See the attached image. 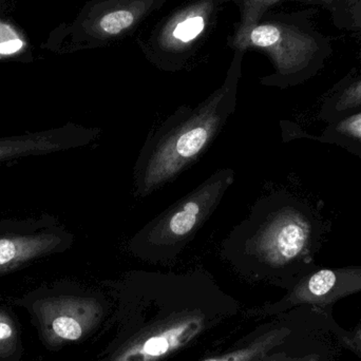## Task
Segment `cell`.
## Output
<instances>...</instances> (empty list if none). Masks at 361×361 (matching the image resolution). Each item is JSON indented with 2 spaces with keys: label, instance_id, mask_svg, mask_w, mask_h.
<instances>
[{
  "label": "cell",
  "instance_id": "cell-1",
  "mask_svg": "<svg viewBox=\"0 0 361 361\" xmlns=\"http://www.w3.org/2000/svg\"><path fill=\"white\" fill-rule=\"evenodd\" d=\"M233 88L222 89L195 107L180 106L150 131L133 167L135 197H149L205 154L235 114Z\"/></svg>",
  "mask_w": 361,
  "mask_h": 361
},
{
  "label": "cell",
  "instance_id": "cell-2",
  "mask_svg": "<svg viewBox=\"0 0 361 361\" xmlns=\"http://www.w3.org/2000/svg\"><path fill=\"white\" fill-rule=\"evenodd\" d=\"M311 225L294 206L277 197H263L221 243L222 258L250 273H274L305 254Z\"/></svg>",
  "mask_w": 361,
  "mask_h": 361
},
{
  "label": "cell",
  "instance_id": "cell-3",
  "mask_svg": "<svg viewBox=\"0 0 361 361\" xmlns=\"http://www.w3.org/2000/svg\"><path fill=\"white\" fill-rule=\"evenodd\" d=\"M235 179L231 169L212 173L137 231L129 240L128 252L150 262L175 260L218 209Z\"/></svg>",
  "mask_w": 361,
  "mask_h": 361
},
{
  "label": "cell",
  "instance_id": "cell-4",
  "mask_svg": "<svg viewBox=\"0 0 361 361\" xmlns=\"http://www.w3.org/2000/svg\"><path fill=\"white\" fill-rule=\"evenodd\" d=\"M15 305L27 310L40 343L50 351L88 336L104 313L94 297L57 290H39Z\"/></svg>",
  "mask_w": 361,
  "mask_h": 361
},
{
  "label": "cell",
  "instance_id": "cell-5",
  "mask_svg": "<svg viewBox=\"0 0 361 361\" xmlns=\"http://www.w3.org/2000/svg\"><path fill=\"white\" fill-rule=\"evenodd\" d=\"M205 326L199 314L184 315L133 339L109 361H159L197 337Z\"/></svg>",
  "mask_w": 361,
  "mask_h": 361
},
{
  "label": "cell",
  "instance_id": "cell-6",
  "mask_svg": "<svg viewBox=\"0 0 361 361\" xmlns=\"http://www.w3.org/2000/svg\"><path fill=\"white\" fill-rule=\"evenodd\" d=\"M358 290H361V267L322 269L301 280L286 297V303L329 305Z\"/></svg>",
  "mask_w": 361,
  "mask_h": 361
},
{
  "label": "cell",
  "instance_id": "cell-7",
  "mask_svg": "<svg viewBox=\"0 0 361 361\" xmlns=\"http://www.w3.org/2000/svg\"><path fill=\"white\" fill-rule=\"evenodd\" d=\"M61 242V238L50 235L0 239V275L53 250Z\"/></svg>",
  "mask_w": 361,
  "mask_h": 361
},
{
  "label": "cell",
  "instance_id": "cell-8",
  "mask_svg": "<svg viewBox=\"0 0 361 361\" xmlns=\"http://www.w3.org/2000/svg\"><path fill=\"white\" fill-rule=\"evenodd\" d=\"M290 334V331L286 328L271 330L252 341L246 347L204 361H254L257 358L263 357L274 348L281 345Z\"/></svg>",
  "mask_w": 361,
  "mask_h": 361
},
{
  "label": "cell",
  "instance_id": "cell-9",
  "mask_svg": "<svg viewBox=\"0 0 361 361\" xmlns=\"http://www.w3.org/2000/svg\"><path fill=\"white\" fill-rule=\"evenodd\" d=\"M23 354L18 319L11 310L0 307V361H20Z\"/></svg>",
  "mask_w": 361,
  "mask_h": 361
},
{
  "label": "cell",
  "instance_id": "cell-10",
  "mask_svg": "<svg viewBox=\"0 0 361 361\" xmlns=\"http://www.w3.org/2000/svg\"><path fill=\"white\" fill-rule=\"evenodd\" d=\"M47 139L42 137V139L21 140V141L0 142V159L4 157L25 154V152H37V150H53L63 146L73 147V146L89 144L88 142L82 140H63V141L56 142Z\"/></svg>",
  "mask_w": 361,
  "mask_h": 361
},
{
  "label": "cell",
  "instance_id": "cell-11",
  "mask_svg": "<svg viewBox=\"0 0 361 361\" xmlns=\"http://www.w3.org/2000/svg\"><path fill=\"white\" fill-rule=\"evenodd\" d=\"M329 11L335 27L351 34L361 44V0L341 2Z\"/></svg>",
  "mask_w": 361,
  "mask_h": 361
},
{
  "label": "cell",
  "instance_id": "cell-12",
  "mask_svg": "<svg viewBox=\"0 0 361 361\" xmlns=\"http://www.w3.org/2000/svg\"><path fill=\"white\" fill-rule=\"evenodd\" d=\"M23 40L8 23L0 21V56L15 54L23 48Z\"/></svg>",
  "mask_w": 361,
  "mask_h": 361
},
{
  "label": "cell",
  "instance_id": "cell-13",
  "mask_svg": "<svg viewBox=\"0 0 361 361\" xmlns=\"http://www.w3.org/2000/svg\"><path fill=\"white\" fill-rule=\"evenodd\" d=\"M361 104V75L352 80L341 91L337 99L336 109L338 111L356 107Z\"/></svg>",
  "mask_w": 361,
  "mask_h": 361
},
{
  "label": "cell",
  "instance_id": "cell-14",
  "mask_svg": "<svg viewBox=\"0 0 361 361\" xmlns=\"http://www.w3.org/2000/svg\"><path fill=\"white\" fill-rule=\"evenodd\" d=\"M133 23V15L128 11H116L102 18L101 27L109 34H118Z\"/></svg>",
  "mask_w": 361,
  "mask_h": 361
},
{
  "label": "cell",
  "instance_id": "cell-15",
  "mask_svg": "<svg viewBox=\"0 0 361 361\" xmlns=\"http://www.w3.org/2000/svg\"><path fill=\"white\" fill-rule=\"evenodd\" d=\"M279 37V27L274 25H259L250 35L252 44L258 47H263V48L274 46Z\"/></svg>",
  "mask_w": 361,
  "mask_h": 361
},
{
  "label": "cell",
  "instance_id": "cell-16",
  "mask_svg": "<svg viewBox=\"0 0 361 361\" xmlns=\"http://www.w3.org/2000/svg\"><path fill=\"white\" fill-rule=\"evenodd\" d=\"M204 29V19L200 16L192 17V18L186 19V20L180 23L176 27L173 35L178 39L182 42H189L197 37Z\"/></svg>",
  "mask_w": 361,
  "mask_h": 361
},
{
  "label": "cell",
  "instance_id": "cell-17",
  "mask_svg": "<svg viewBox=\"0 0 361 361\" xmlns=\"http://www.w3.org/2000/svg\"><path fill=\"white\" fill-rule=\"evenodd\" d=\"M339 130L356 137H361V114L345 121L339 126Z\"/></svg>",
  "mask_w": 361,
  "mask_h": 361
},
{
  "label": "cell",
  "instance_id": "cell-18",
  "mask_svg": "<svg viewBox=\"0 0 361 361\" xmlns=\"http://www.w3.org/2000/svg\"><path fill=\"white\" fill-rule=\"evenodd\" d=\"M319 358L315 355L303 356V357H284V356H275V357H263L257 358L254 361H318Z\"/></svg>",
  "mask_w": 361,
  "mask_h": 361
},
{
  "label": "cell",
  "instance_id": "cell-19",
  "mask_svg": "<svg viewBox=\"0 0 361 361\" xmlns=\"http://www.w3.org/2000/svg\"><path fill=\"white\" fill-rule=\"evenodd\" d=\"M309 1L316 2L317 4H322V6H326L329 10L331 6H335V4H341V2L353 1V0H309Z\"/></svg>",
  "mask_w": 361,
  "mask_h": 361
},
{
  "label": "cell",
  "instance_id": "cell-20",
  "mask_svg": "<svg viewBox=\"0 0 361 361\" xmlns=\"http://www.w3.org/2000/svg\"><path fill=\"white\" fill-rule=\"evenodd\" d=\"M353 343L355 345L356 349L361 353V328L356 331L355 334L353 336Z\"/></svg>",
  "mask_w": 361,
  "mask_h": 361
}]
</instances>
